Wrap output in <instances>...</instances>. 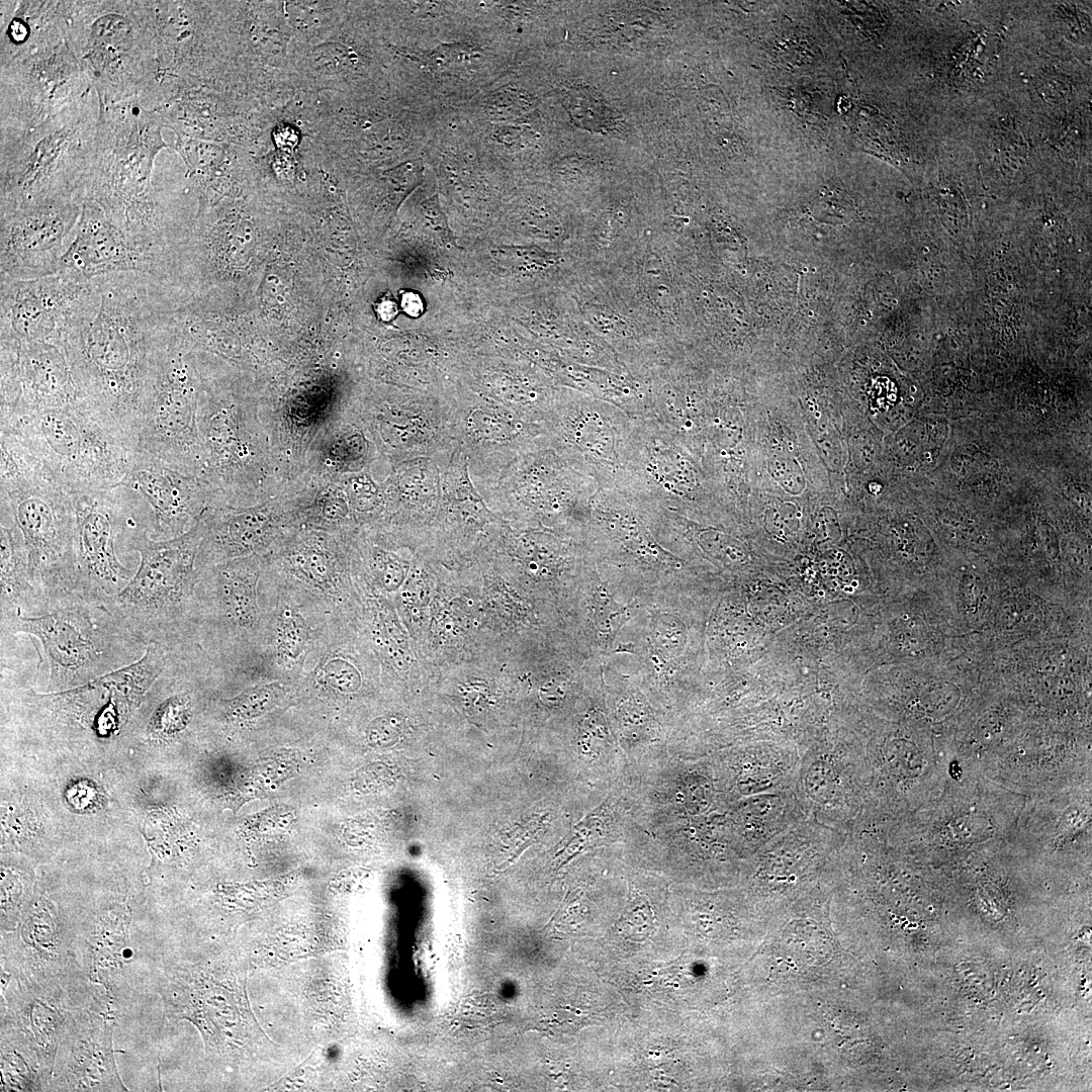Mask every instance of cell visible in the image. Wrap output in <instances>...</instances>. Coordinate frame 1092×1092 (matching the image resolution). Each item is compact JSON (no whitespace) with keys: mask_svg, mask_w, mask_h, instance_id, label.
<instances>
[{"mask_svg":"<svg viewBox=\"0 0 1092 1092\" xmlns=\"http://www.w3.org/2000/svg\"><path fill=\"white\" fill-rule=\"evenodd\" d=\"M169 286L142 273L91 280L65 340L90 406L134 443L163 350L172 332Z\"/></svg>","mask_w":1092,"mask_h":1092,"instance_id":"obj_1","label":"cell"},{"mask_svg":"<svg viewBox=\"0 0 1092 1092\" xmlns=\"http://www.w3.org/2000/svg\"><path fill=\"white\" fill-rule=\"evenodd\" d=\"M163 127L158 112L139 100L99 104L83 201L98 204L138 246L166 264L173 250L171 235L152 182L156 157L167 148Z\"/></svg>","mask_w":1092,"mask_h":1092,"instance_id":"obj_2","label":"cell"},{"mask_svg":"<svg viewBox=\"0 0 1092 1092\" xmlns=\"http://www.w3.org/2000/svg\"><path fill=\"white\" fill-rule=\"evenodd\" d=\"M162 6L163 1H66V39L99 104H151L162 77Z\"/></svg>","mask_w":1092,"mask_h":1092,"instance_id":"obj_3","label":"cell"},{"mask_svg":"<svg viewBox=\"0 0 1092 1092\" xmlns=\"http://www.w3.org/2000/svg\"><path fill=\"white\" fill-rule=\"evenodd\" d=\"M98 115L93 90L30 129H0V214L51 200L83 202Z\"/></svg>","mask_w":1092,"mask_h":1092,"instance_id":"obj_4","label":"cell"},{"mask_svg":"<svg viewBox=\"0 0 1092 1092\" xmlns=\"http://www.w3.org/2000/svg\"><path fill=\"white\" fill-rule=\"evenodd\" d=\"M1 504L25 545L32 583L50 602L78 590L71 491L16 435L0 431Z\"/></svg>","mask_w":1092,"mask_h":1092,"instance_id":"obj_5","label":"cell"},{"mask_svg":"<svg viewBox=\"0 0 1092 1092\" xmlns=\"http://www.w3.org/2000/svg\"><path fill=\"white\" fill-rule=\"evenodd\" d=\"M200 373L198 430L211 502L248 507L272 498L285 483L258 399L247 396L231 379Z\"/></svg>","mask_w":1092,"mask_h":1092,"instance_id":"obj_6","label":"cell"},{"mask_svg":"<svg viewBox=\"0 0 1092 1092\" xmlns=\"http://www.w3.org/2000/svg\"><path fill=\"white\" fill-rule=\"evenodd\" d=\"M112 600L74 590L50 601L37 616H0L1 636L39 640L54 689H72L139 660L147 645L111 606Z\"/></svg>","mask_w":1092,"mask_h":1092,"instance_id":"obj_7","label":"cell"},{"mask_svg":"<svg viewBox=\"0 0 1092 1092\" xmlns=\"http://www.w3.org/2000/svg\"><path fill=\"white\" fill-rule=\"evenodd\" d=\"M200 522L187 533L157 541L138 530L129 550L141 563L111 606L147 646L179 648L196 645L198 600L197 552Z\"/></svg>","mask_w":1092,"mask_h":1092,"instance_id":"obj_8","label":"cell"},{"mask_svg":"<svg viewBox=\"0 0 1092 1092\" xmlns=\"http://www.w3.org/2000/svg\"><path fill=\"white\" fill-rule=\"evenodd\" d=\"M385 47L394 59L396 97L430 115L463 105L521 55L510 40L477 18L471 28L454 36Z\"/></svg>","mask_w":1092,"mask_h":1092,"instance_id":"obj_9","label":"cell"},{"mask_svg":"<svg viewBox=\"0 0 1092 1092\" xmlns=\"http://www.w3.org/2000/svg\"><path fill=\"white\" fill-rule=\"evenodd\" d=\"M265 566V557L251 555L198 570L197 638L218 680L267 663Z\"/></svg>","mask_w":1092,"mask_h":1092,"instance_id":"obj_10","label":"cell"},{"mask_svg":"<svg viewBox=\"0 0 1092 1092\" xmlns=\"http://www.w3.org/2000/svg\"><path fill=\"white\" fill-rule=\"evenodd\" d=\"M70 490L110 489L125 480L138 447L88 403L1 420Z\"/></svg>","mask_w":1092,"mask_h":1092,"instance_id":"obj_11","label":"cell"},{"mask_svg":"<svg viewBox=\"0 0 1092 1092\" xmlns=\"http://www.w3.org/2000/svg\"><path fill=\"white\" fill-rule=\"evenodd\" d=\"M599 488L595 479L543 447L515 459L478 492L507 524L568 529L587 525Z\"/></svg>","mask_w":1092,"mask_h":1092,"instance_id":"obj_12","label":"cell"},{"mask_svg":"<svg viewBox=\"0 0 1092 1092\" xmlns=\"http://www.w3.org/2000/svg\"><path fill=\"white\" fill-rule=\"evenodd\" d=\"M627 464L619 489L642 505L687 516L715 502L699 456L652 417H631Z\"/></svg>","mask_w":1092,"mask_h":1092,"instance_id":"obj_13","label":"cell"},{"mask_svg":"<svg viewBox=\"0 0 1092 1092\" xmlns=\"http://www.w3.org/2000/svg\"><path fill=\"white\" fill-rule=\"evenodd\" d=\"M172 333L161 355L138 435V449L203 477L198 430L201 373Z\"/></svg>","mask_w":1092,"mask_h":1092,"instance_id":"obj_14","label":"cell"},{"mask_svg":"<svg viewBox=\"0 0 1092 1092\" xmlns=\"http://www.w3.org/2000/svg\"><path fill=\"white\" fill-rule=\"evenodd\" d=\"M76 517L75 551L78 590L112 600L136 570L126 567L117 554L148 515V507L134 491L119 485L110 489L71 491Z\"/></svg>","mask_w":1092,"mask_h":1092,"instance_id":"obj_15","label":"cell"},{"mask_svg":"<svg viewBox=\"0 0 1092 1092\" xmlns=\"http://www.w3.org/2000/svg\"><path fill=\"white\" fill-rule=\"evenodd\" d=\"M547 446L600 488H618L627 464L632 418L615 403L555 398L544 423Z\"/></svg>","mask_w":1092,"mask_h":1092,"instance_id":"obj_16","label":"cell"},{"mask_svg":"<svg viewBox=\"0 0 1092 1092\" xmlns=\"http://www.w3.org/2000/svg\"><path fill=\"white\" fill-rule=\"evenodd\" d=\"M0 69L1 129H30L93 91L66 37Z\"/></svg>","mask_w":1092,"mask_h":1092,"instance_id":"obj_17","label":"cell"},{"mask_svg":"<svg viewBox=\"0 0 1092 1092\" xmlns=\"http://www.w3.org/2000/svg\"><path fill=\"white\" fill-rule=\"evenodd\" d=\"M345 415L365 431L379 461L389 468L419 457L446 462L456 447L444 401L375 393L349 402Z\"/></svg>","mask_w":1092,"mask_h":1092,"instance_id":"obj_18","label":"cell"},{"mask_svg":"<svg viewBox=\"0 0 1092 1092\" xmlns=\"http://www.w3.org/2000/svg\"><path fill=\"white\" fill-rule=\"evenodd\" d=\"M265 562L272 578L309 601L328 619L348 621L353 599L348 535L299 527Z\"/></svg>","mask_w":1092,"mask_h":1092,"instance_id":"obj_19","label":"cell"},{"mask_svg":"<svg viewBox=\"0 0 1092 1092\" xmlns=\"http://www.w3.org/2000/svg\"><path fill=\"white\" fill-rule=\"evenodd\" d=\"M452 439L467 457L477 490L492 483L515 459L547 446L544 425L495 400L447 401Z\"/></svg>","mask_w":1092,"mask_h":1092,"instance_id":"obj_20","label":"cell"},{"mask_svg":"<svg viewBox=\"0 0 1092 1092\" xmlns=\"http://www.w3.org/2000/svg\"><path fill=\"white\" fill-rule=\"evenodd\" d=\"M0 375L1 420L88 403L64 344L0 341Z\"/></svg>","mask_w":1092,"mask_h":1092,"instance_id":"obj_21","label":"cell"},{"mask_svg":"<svg viewBox=\"0 0 1092 1092\" xmlns=\"http://www.w3.org/2000/svg\"><path fill=\"white\" fill-rule=\"evenodd\" d=\"M0 279V341L65 345L91 280L64 271L35 279Z\"/></svg>","mask_w":1092,"mask_h":1092,"instance_id":"obj_22","label":"cell"},{"mask_svg":"<svg viewBox=\"0 0 1092 1092\" xmlns=\"http://www.w3.org/2000/svg\"><path fill=\"white\" fill-rule=\"evenodd\" d=\"M81 209L77 199H58L0 214V276L26 280L59 273Z\"/></svg>","mask_w":1092,"mask_h":1092,"instance_id":"obj_23","label":"cell"},{"mask_svg":"<svg viewBox=\"0 0 1092 1092\" xmlns=\"http://www.w3.org/2000/svg\"><path fill=\"white\" fill-rule=\"evenodd\" d=\"M200 526L198 570L240 557H266L300 527L283 490L266 502L248 507L210 502Z\"/></svg>","mask_w":1092,"mask_h":1092,"instance_id":"obj_24","label":"cell"},{"mask_svg":"<svg viewBox=\"0 0 1092 1092\" xmlns=\"http://www.w3.org/2000/svg\"><path fill=\"white\" fill-rule=\"evenodd\" d=\"M121 485L146 503L151 524L149 537L163 541L177 538L195 527L213 498L207 481L180 470L142 450Z\"/></svg>","mask_w":1092,"mask_h":1092,"instance_id":"obj_25","label":"cell"},{"mask_svg":"<svg viewBox=\"0 0 1092 1092\" xmlns=\"http://www.w3.org/2000/svg\"><path fill=\"white\" fill-rule=\"evenodd\" d=\"M60 972L16 975V984L7 986L5 1025L18 1031L36 1054L47 1085L52 1083L59 1045L70 1024L86 1008L75 1005L59 985ZM4 1025V1024H2Z\"/></svg>","mask_w":1092,"mask_h":1092,"instance_id":"obj_26","label":"cell"},{"mask_svg":"<svg viewBox=\"0 0 1092 1092\" xmlns=\"http://www.w3.org/2000/svg\"><path fill=\"white\" fill-rule=\"evenodd\" d=\"M84 280L118 274L142 273L166 284L163 265L115 225L91 200L82 202L75 236L61 262V270Z\"/></svg>","mask_w":1092,"mask_h":1092,"instance_id":"obj_27","label":"cell"},{"mask_svg":"<svg viewBox=\"0 0 1092 1092\" xmlns=\"http://www.w3.org/2000/svg\"><path fill=\"white\" fill-rule=\"evenodd\" d=\"M859 760L845 747L802 752L795 793L805 813L847 833L857 822Z\"/></svg>","mask_w":1092,"mask_h":1092,"instance_id":"obj_28","label":"cell"},{"mask_svg":"<svg viewBox=\"0 0 1092 1092\" xmlns=\"http://www.w3.org/2000/svg\"><path fill=\"white\" fill-rule=\"evenodd\" d=\"M269 605L266 659L273 680L293 685L304 667L321 626L329 621L314 605L276 581L266 571Z\"/></svg>","mask_w":1092,"mask_h":1092,"instance_id":"obj_29","label":"cell"},{"mask_svg":"<svg viewBox=\"0 0 1092 1092\" xmlns=\"http://www.w3.org/2000/svg\"><path fill=\"white\" fill-rule=\"evenodd\" d=\"M113 1018L92 1007L83 1010L63 1036L58 1074L51 1084L58 1090L123 1091L112 1050Z\"/></svg>","mask_w":1092,"mask_h":1092,"instance_id":"obj_30","label":"cell"},{"mask_svg":"<svg viewBox=\"0 0 1092 1092\" xmlns=\"http://www.w3.org/2000/svg\"><path fill=\"white\" fill-rule=\"evenodd\" d=\"M798 749L740 748L706 756L720 789L733 801L793 790L801 760Z\"/></svg>","mask_w":1092,"mask_h":1092,"instance_id":"obj_31","label":"cell"},{"mask_svg":"<svg viewBox=\"0 0 1092 1092\" xmlns=\"http://www.w3.org/2000/svg\"><path fill=\"white\" fill-rule=\"evenodd\" d=\"M384 512L380 523L401 529L433 522L441 502V467L431 457L392 465L381 481Z\"/></svg>","mask_w":1092,"mask_h":1092,"instance_id":"obj_32","label":"cell"},{"mask_svg":"<svg viewBox=\"0 0 1092 1092\" xmlns=\"http://www.w3.org/2000/svg\"><path fill=\"white\" fill-rule=\"evenodd\" d=\"M66 1L2 0L0 65L66 37Z\"/></svg>","mask_w":1092,"mask_h":1092,"instance_id":"obj_33","label":"cell"},{"mask_svg":"<svg viewBox=\"0 0 1092 1092\" xmlns=\"http://www.w3.org/2000/svg\"><path fill=\"white\" fill-rule=\"evenodd\" d=\"M386 12L396 31L395 46H416L454 36L476 20L469 1H401L387 3Z\"/></svg>","mask_w":1092,"mask_h":1092,"instance_id":"obj_34","label":"cell"},{"mask_svg":"<svg viewBox=\"0 0 1092 1092\" xmlns=\"http://www.w3.org/2000/svg\"><path fill=\"white\" fill-rule=\"evenodd\" d=\"M807 816L794 789L745 797L731 809L734 832L745 859Z\"/></svg>","mask_w":1092,"mask_h":1092,"instance_id":"obj_35","label":"cell"},{"mask_svg":"<svg viewBox=\"0 0 1092 1092\" xmlns=\"http://www.w3.org/2000/svg\"><path fill=\"white\" fill-rule=\"evenodd\" d=\"M521 58L504 74L457 107L471 122L502 123L531 120L539 104L538 90Z\"/></svg>","mask_w":1092,"mask_h":1092,"instance_id":"obj_36","label":"cell"},{"mask_svg":"<svg viewBox=\"0 0 1092 1092\" xmlns=\"http://www.w3.org/2000/svg\"><path fill=\"white\" fill-rule=\"evenodd\" d=\"M379 458L365 431L344 415L312 444L304 471L341 476L372 468Z\"/></svg>","mask_w":1092,"mask_h":1092,"instance_id":"obj_37","label":"cell"},{"mask_svg":"<svg viewBox=\"0 0 1092 1092\" xmlns=\"http://www.w3.org/2000/svg\"><path fill=\"white\" fill-rule=\"evenodd\" d=\"M0 616H37L49 601L31 581L27 553L16 525L0 526Z\"/></svg>","mask_w":1092,"mask_h":1092,"instance_id":"obj_38","label":"cell"},{"mask_svg":"<svg viewBox=\"0 0 1092 1092\" xmlns=\"http://www.w3.org/2000/svg\"><path fill=\"white\" fill-rule=\"evenodd\" d=\"M511 534L506 540L507 555L531 578L550 580L575 562V547L551 530L528 529Z\"/></svg>","mask_w":1092,"mask_h":1092,"instance_id":"obj_39","label":"cell"},{"mask_svg":"<svg viewBox=\"0 0 1092 1092\" xmlns=\"http://www.w3.org/2000/svg\"><path fill=\"white\" fill-rule=\"evenodd\" d=\"M470 123L483 151L508 172L539 159L544 150V131L536 119Z\"/></svg>","mask_w":1092,"mask_h":1092,"instance_id":"obj_40","label":"cell"},{"mask_svg":"<svg viewBox=\"0 0 1092 1092\" xmlns=\"http://www.w3.org/2000/svg\"><path fill=\"white\" fill-rule=\"evenodd\" d=\"M175 149L187 167V175L201 196V202L213 203L223 193L229 178L230 157L226 148L179 134Z\"/></svg>","mask_w":1092,"mask_h":1092,"instance_id":"obj_41","label":"cell"},{"mask_svg":"<svg viewBox=\"0 0 1092 1092\" xmlns=\"http://www.w3.org/2000/svg\"><path fill=\"white\" fill-rule=\"evenodd\" d=\"M371 620L369 629L377 651L397 671H406L413 664V654L397 617L383 598L368 597Z\"/></svg>","mask_w":1092,"mask_h":1092,"instance_id":"obj_42","label":"cell"},{"mask_svg":"<svg viewBox=\"0 0 1092 1092\" xmlns=\"http://www.w3.org/2000/svg\"><path fill=\"white\" fill-rule=\"evenodd\" d=\"M359 529L380 523L384 512L381 480L373 467L340 476Z\"/></svg>","mask_w":1092,"mask_h":1092,"instance_id":"obj_43","label":"cell"},{"mask_svg":"<svg viewBox=\"0 0 1092 1092\" xmlns=\"http://www.w3.org/2000/svg\"><path fill=\"white\" fill-rule=\"evenodd\" d=\"M25 1042L24 1037L23 1040L19 1041H12V1038L8 1040L2 1037V1090L32 1091L41 1090L43 1086H47L39 1067L28 1063V1055H35V1052L31 1046L24 1051L22 1048Z\"/></svg>","mask_w":1092,"mask_h":1092,"instance_id":"obj_44","label":"cell"},{"mask_svg":"<svg viewBox=\"0 0 1092 1092\" xmlns=\"http://www.w3.org/2000/svg\"><path fill=\"white\" fill-rule=\"evenodd\" d=\"M815 923L812 921L798 920L792 922L786 928L793 937L784 935L785 945H794L791 950H794L795 954L801 959L811 962V959L823 958L827 952L829 942L826 939L825 933H821L823 930L817 926L812 934V929Z\"/></svg>","mask_w":1092,"mask_h":1092,"instance_id":"obj_45","label":"cell"},{"mask_svg":"<svg viewBox=\"0 0 1092 1092\" xmlns=\"http://www.w3.org/2000/svg\"><path fill=\"white\" fill-rule=\"evenodd\" d=\"M653 638L656 646L667 656H677L686 642L682 623L672 615L660 614L653 623Z\"/></svg>","mask_w":1092,"mask_h":1092,"instance_id":"obj_46","label":"cell"},{"mask_svg":"<svg viewBox=\"0 0 1092 1092\" xmlns=\"http://www.w3.org/2000/svg\"><path fill=\"white\" fill-rule=\"evenodd\" d=\"M626 610L619 606L608 593L600 590L596 600L595 621L598 632L608 639L618 630Z\"/></svg>","mask_w":1092,"mask_h":1092,"instance_id":"obj_47","label":"cell"},{"mask_svg":"<svg viewBox=\"0 0 1092 1092\" xmlns=\"http://www.w3.org/2000/svg\"><path fill=\"white\" fill-rule=\"evenodd\" d=\"M568 688L564 678H553L541 687L540 697L545 703L555 705L566 697Z\"/></svg>","mask_w":1092,"mask_h":1092,"instance_id":"obj_48","label":"cell"}]
</instances>
